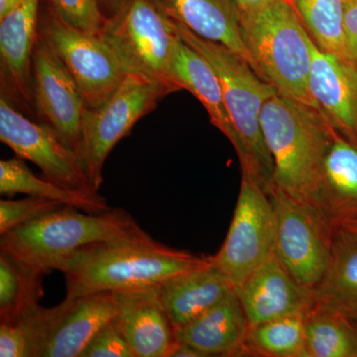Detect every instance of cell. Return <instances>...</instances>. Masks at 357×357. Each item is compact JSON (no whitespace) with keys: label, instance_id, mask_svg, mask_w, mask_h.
Here are the masks:
<instances>
[{"label":"cell","instance_id":"obj_9","mask_svg":"<svg viewBox=\"0 0 357 357\" xmlns=\"http://www.w3.org/2000/svg\"><path fill=\"white\" fill-rule=\"evenodd\" d=\"M175 89L168 84L128 73L119 88L100 107L86 109L83 121V159L96 191L102 184V168L115 145L134 124L156 109L157 103Z\"/></svg>","mask_w":357,"mask_h":357},{"label":"cell","instance_id":"obj_14","mask_svg":"<svg viewBox=\"0 0 357 357\" xmlns=\"http://www.w3.org/2000/svg\"><path fill=\"white\" fill-rule=\"evenodd\" d=\"M40 0H21L0 18L1 98L15 109L32 112L33 53L38 37Z\"/></svg>","mask_w":357,"mask_h":357},{"label":"cell","instance_id":"obj_30","mask_svg":"<svg viewBox=\"0 0 357 357\" xmlns=\"http://www.w3.org/2000/svg\"><path fill=\"white\" fill-rule=\"evenodd\" d=\"M58 202L28 196L18 201H0V236L62 206Z\"/></svg>","mask_w":357,"mask_h":357},{"label":"cell","instance_id":"obj_22","mask_svg":"<svg viewBox=\"0 0 357 357\" xmlns=\"http://www.w3.org/2000/svg\"><path fill=\"white\" fill-rule=\"evenodd\" d=\"M159 287L174 330L187 325L236 291L213 258L206 266L174 276Z\"/></svg>","mask_w":357,"mask_h":357},{"label":"cell","instance_id":"obj_24","mask_svg":"<svg viewBox=\"0 0 357 357\" xmlns=\"http://www.w3.org/2000/svg\"><path fill=\"white\" fill-rule=\"evenodd\" d=\"M25 194L74 206L86 213H100L112 210L107 199L100 192L75 191L56 184L47 178H40L28 168L22 158L0 161V194L13 196Z\"/></svg>","mask_w":357,"mask_h":357},{"label":"cell","instance_id":"obj_15","mask_svg":"<svg viewBox=\"0 0 357 357\" xmlns=\"http://www.w3.org/2000/svg\"><path fill=\"white\" fill-rule=\"evenodd\" d=\"M159 286L114 292L117 303L114 321L134 357H170L177 345Z\"/></svg>","mask_w":357,"mask_h":357},{"label":"cell","instance_id":"obj_16","mask_svg":"<svg viewBox=\"0 0 357 357\" xmlns=\"http://www.w3.org/2000/svg\"><path fill=\"white\" fill-rule=\"evenodd\" d=\"M236 291L250 326L304 314L316 303L314 290L296 280L274 255Z\"/></svg>","mask_w":357,"mask_h":357},{"label":"cell","instance_id":"obj_35","mask_svg":"<svg viewBox=\"0 0 357 357\" xmlns=\"http://www.w3.org/2000/svg\"><path fill=\"white\" fill-rule=\"evenodd\" d=\"M102 6L105 7V9L109 10L110 16L114 15L115 13H119L121 10V7L128 2V0H98Z\"/></svg>","mask_w":357,"mask_h":357},{"label":"cell","instance_id":"obj_17","mask_svg":"<svg viewBox=\"0 0 357 357\" xmlns=\"http://www.w3.org/2000/svg\"><path fill=\"white\" fill-rule=\"evenodd\" d=\"M310 89L319 112L338 133L357 144V69L311 42Z\"/></svg>","mask_w":357,"mask_h":357},{"label":"cell","instance_id":"obj_1","mask_svg":"<svg viewBox=\"0 0 357 357\" xmlns=\"http://www.w3.org/2000/svg\"><path fill=\"white\" fill-rule=\"evenodd\" d=\"M211 258L169 248L141 229L79 249L65 260L60 271L66 276V297L74 298L160 285L206 266Z\"/></svg>","mask_w":357,"mask_h":357},{"label":"cell","instance_id":"obj_29","mask_svg":"<svg viewBox=\"0 0 357 357\" xmlns=\"http://www.w3.org/2000/svg\"><path fill=\"white\" fill-rule=\"evenodd\" d=\"M47 6L66 24L81 31L100 35L109 20L98 0H45Z\"/></svg>","mask_w":357,"mask_h":357},{"label":"cell","instance_id":"obj_23","mask_svg":"<svg viewBox=\"0 0 357 357\" xmlns=\"http://www.w3.org/2000/svg\"><path fill=\"white\" fill-rule=\"evenodd\" d=\"M314 294L316 302L347 314H357V232L354 230L335 227L330 260Z\"/></svg>","mask_w":357,"mask_h":357},{"label":"cell","instance_id":"obj_26","mask_svg":"<svg viewBox=\"0 0 357 357\" xmlns=\"http://www.w3.org/2000/svg\"><path fill=\"white\" fill-rule=\"evenodd\" d=\"M43 274L0 252V321L16 324L39 305L43 297Z\"/></svg>","mask_w":357,"mask_h":357},{"label":"cell","instance_id":"obj_34","mask_svg":"<svg viewBox=\"0 0 357 357\" xmlns=\"http://www.w3.org/2000/svg\"><path fill=\"white\" fill-rule=\"evenodd\" d=\"M170 357H206V356L191 345L177 342V345Z\"/></svg>","mask_w":357,"mask_h":357},{"label":"cell","instance_id":"obj_12","mask_svg":"<svg viewBox=\"0 0 357 357\" xmlns=\"http://www.w3.org/2000/svg\"><path fill=\"white\" fill-rule=\"evenodd\" d=\"M0 140L20 158L38 167L45 178L56 184L96 194L83 160L43 122H34L0 98Z\"/></svg>","mask_w":357,"mask_h":357},{"label":"cell","instance_id":"obj_39","mask_svg":"<svg viewBox=\"0 0 357 357\" xmlns=\"http://www.w3.org/2000/svg\"><path fill=\"white\" fill-rule=\"evenodd\" d=\"M347 316H349V319H351V323L354 324V328L357 331V314H347Z\"/></svg>","mask_w":357,"mask_h":357},{"label":"cell","instance_id":"obj_20","mask_svg":"<svg viewBox=\"0 0 357 357\" xmlns=\"http://www.w3.org/2000/svg\"><path fill=\"white\" fill-rule=\"evenodd\" d=\"M249 321L236 291L187 325L176 328L178 342L210 356H248Z\"/></svg>","mask_w":357,"mask_h":357},{"label":"cell","instance_id":"obj_18","mask_svg":"<svg viewBox=\"0 0 357 357\" xmlns=\"http://www.w3.org/2000/svg\"><path fill=\"white\" fill-rule=\"evenodd\" d=\"M307 201L335 227L357 218V144L337 130Z\"/></svg>","mask_w":357,"mask_h":357},{"label":"cell","instance_id":"obj_27","mask_svg":"<svg viewBox=\"0 0 357 357\" xmlns=\"http://www.w3.org/2000/svg\"><path fill=\"white\" fill-rule=\"evenodd\" d=\"M304 318L305 312L251 326L246 338L248 356L309 357Z\"/></svg>","mask_w":357,"mask_h":357},{"label":"cell","instance_id":"obj_5","mask_svg":"<svg viewBox=\"0 0 357 357\" xmlns=\"http://www.w3.org/2000/svg\"><path fill=\"white\" fill-rule=\"evenodd\" d=\"M260 122L275 187L307 199L335 129L318 109L279 93L263 105Z\"/></svg>","mask_w":357,"mask_h":357},{"label":"cell","instance_id":"obj_3","mask_svg":"<svg viewBox=\"0 0 357 357\" xmlns=\"http://www.w3.org/2000/svg\"><path fill=\"white\" fill-rule=\"evenodd\" d=\"M141 229L122 208L91 213L62 204L0 236V252L45 275L60 270L68 257L84 246Z\"/></svg>","mask_w":357,"mask_h":357},{"label":"cell","instance_id":"obj_37","mask_svg":"<svg viewBox=\"0 0 357 357\" xmlns=\"http://www.w3.org/2000/svg\"><path fill=\"white\" fill-rule=\"evenodd\" d=\"M20 1L21 0H0V18L10 13Z\"/></svg>","mask_w":357,"mask_h":357},{"label":"cell","instance_id":"obj_2","mask_svg":"<svg viewBox=\"0 0 357 357\" xmlns=\"http://www.w3.org/2000/svg\"><path fill=\"white\" fill-rule=\"evenodd\" d=\"M177 27L181 38L208 60L220 79L238 139L236 152L241 173L271 194L275 187L273 160L263 136L260 114L265 102L278 91L234 51L197 36L178 23Z\"/></svg>","mask_w":357,"mask_h":357},{"label":"cell","instance_id":"obj_38","mask_svg":"<svg viewBox=\"0 0 357 357\" xmlns=\"http://www.w3.org/2000/svg\"><path fill=\"white\" fill-rule=\"evenodd\" d=\"M340 227H347V229L354 230V231L357 232V218L351 220V222L345 223L344 225H340Z\"/></svg>","mask_w":357,"mask_h":357},{"label":"cell","instance_id":"obj_11","mask_svg":"<svg viewBox=\"0 0 357 357\" xmlns=\"http://www.w3.org/2000/svg\"><path fill=\"white\" fill-rule=\"evenodd\" d=\"M276 218L271 197L248 176H241L234 218L225 243L213 256L234 289L274 255Z\"/></svg>","mask_w":357,"mask_h":357},{"label":"cell","instance_id":"obj_6","mask_svg":"<svg viewBox=\"0 0 357 357\" xmlns=\"http://www.w3.org/2000/svg\"><path fill=\"white\" fill-rule=\"evenodd\" d=\"M100 36L129 73L168 84L169 64L178 37L177 23L154 0H128L110 16Z\"/></svg>","mask_w":357,"mask_h":357},{"label":"cell","instance_id":"obj_28","mask_svg":"<svg viewBox=\"0 0 357 357\" xmlns=\"http://www.w3.org/2000/svg\"><path fill=\"white\" fill-rule=\"evenodd\" d=\"M289 1L318 48L347 60L344 38L345 0Z\"/></svg>","mask_w":357,"mask_h":357},{"label":"cell","instance_id":"obj_25","mask_svg":"<svg viewBox=\"0 0 357 357\" xmlns=\"http://www.w3.org/2000/svg\"><path fill=\"white\" fill-rule=\"evenodd\" d=\"M304 319L309 357H357V331L347 314L316 302Z\"/></svg>","mask_w":357,"mask_h":357},{"label":"cell","instance_id":"obj_31","mask_svg":"<svg viewBox=\"0 0 357 357\" xmlns=\"http://www.w3.org/2000/svg\"><path fill=\"white\" fill-rule=\"evenodd\" d=\"M79 357H134L114 318L91 337Z\"/></svg>","mask_w":357,"mask_h":357},{"label":"cell","instance_id":"obj_19","mask_svg":"<svg viewBox=\"0 0 357 357\" xmlns=\"http://www.w3.org/2000/svg\"><path fill=\"white\" fill-rule=\"evenodd\" d=\"M154 1L169 17L197 36L222 44L241 56L264 79L244 41L241 9L234 0Z\"/></svg>","mask_w":357,"mask_h":357},{"label":"cell","instance_id":"obj_4","mask_svg":"<svg viewBox=\"0 0 357 357\" xmlns=\"http://www.w3.org/2000/svg\"><path fill=\"white\" fill-rule=\"evenodd\" d=\"M241 13L244 41L265 81L319 110L310 89L312 38L291 2L271 0Z\"/></svg>","mask_w":357,"mask_h":357},{"label":"cell","instance_id":"obj_13","mask_svg":"<svg viewBox=\"0 0 357 357\" xmlns=\"http://www.w3.org/2000/svg\"><path fill=\"white\" fill-rule=\"evenodd\" d=\"M33 105L40 122L82 158L86 107L76 82L38 33L33 53ZM83 160V159H82Z\"/></svg>","mask_w":357,"mask_h":357},{"label":"cell","instance_id":"obj_33","mask_svg":"<svg viewBox=\"0 0 357 357\" xmlns=\"http://www.w3.org/2000/svg\"><path fill=\"white\" fill-rule=\"evenodd\" d=\"M344 38L347 60L357 69V0H345Z\"/></svg>","mask_w":357,"mask_h":357},{"label":"cell","instance_id":"obj_7","mask_svg":"<svg viewBox=\"0 0 357 357\" xmlns=\"http://www.w3.org/2000/svg\"><path fill=\"white\" fill-rule=\"evenodd\" d=\"M117 314L114 292L69 298L53 307L37 305L17 321L29 357H79L91 337Z\"/></svg>","mask_w":357,"mask_h":357},{"label":"cell","instance_id":"obj_8","mask_svg":"<svg viewBox=\"0 0 357 357\" xmlns=\"http://www.w3.org/2000/svg\"><path fill=\"white\" fill-rule=\"evenodd\" d=\"M270 197L276 218L275 257L296 280L314 290L328 266L337 227L307 199L276 187Z\"/></svg>","mask_w":357,"mask_h":357},{"label":"cell","instance_id":"obj_36","mask_svg":"<svg viewBox=\"0 0 357 357\" xmlns=\"http://www.w3.org/2000/svg\"><path fill=\"white\" fill-rule=\"evenodd\" d=\"M241 11L249 10V9L256 8L271 1V0H234Z\"/></svg>","mask_w":357,"mask_h":357},{"label":"cell","instance_id":"obj_32","mask_svg":"<svg viewBox=\"0 0 357 357\" xmlns=\"http://www.w3.org/2000/svg\"><path fill=\"white\" fill-rule=\"evenodd\" d=\"M0 356L29 357L27 338L18 324L0 323Z\"/></svg>","mask_w":357,"mask_h":357},{"label":"cell","instance_id":"obj_10","mask_svg":"<svg viewBox=\"0 0 357 357\" xmlns=\"http://www.w3.org/2000/svg\"><path fill=\"white\" fill-rule=\"evenodd\" d=\"M38 33L76 82L86 109L102 105L128 76V69L100 35L70 27L48 6L39 16Z\"/></svg>","mask_w":357,"mask_h":357},{"label":"cell","instance_id":"obj_21","mask_svg":"<svg viewBox=\"0 0 357 357\" xmlns=\"http://www.w3.org/2000/svg\"><path fill=\"white\" fill-rule=\"evenodd\" d=\"M169 79L178 91L185 89L198 98L208 112L211 123L222 131L236 150L238 139L225 105L220 79L208 60L185 43L180 35L174 44Z\"/></svg>","mask_w":357,"mask_h":357}]
</instances>
